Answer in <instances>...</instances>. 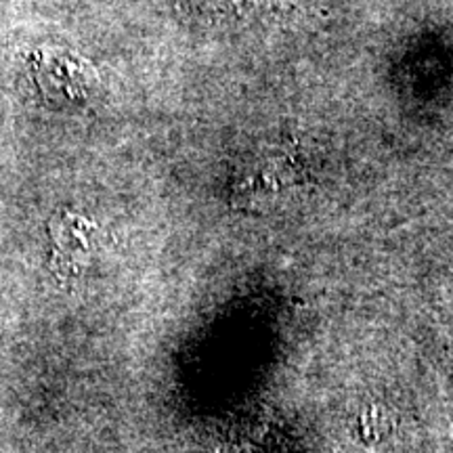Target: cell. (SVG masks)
Listing matches in <instances>:
<instances>
[{"instance_id":"6da1fadb","label":"cell","mask_w":453,"mask_h":453,"mask_svg":"<svg viewBox=\"0 0 453 453\" xmlns=\"http://www.w3.org/2000/svg\"><path fill=\"white\" fill-rule=\"evenodd\" d=\"M30 73L49 105H81L97 87V70L64 49H41L30 57Z\"/></svg>"},{"instance_id":"7a4b0ae2","label":"cell","mask_w":453,"mask_h":453,"mask_svg":"<svg viewBox=\"0 0 453 453\" xmlns=\"http://www.w3.org/2000/svg\"><path fill=\"white\" fill-rule=\"evenodd\" d=\"M180 4L187 9H194L197 13L206 15H225L231 9L240 7L242 0H180Z\"/></svg>"}]
</instances>
